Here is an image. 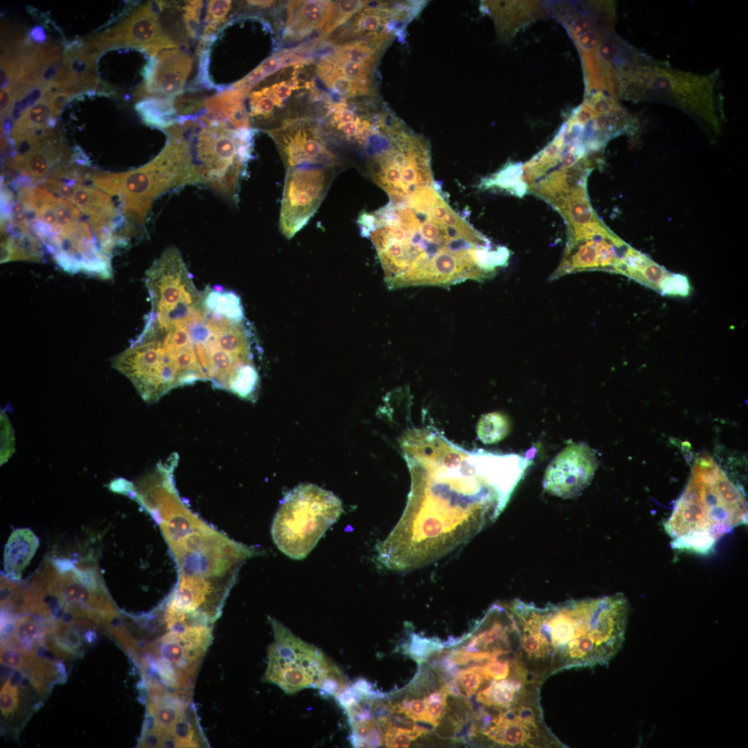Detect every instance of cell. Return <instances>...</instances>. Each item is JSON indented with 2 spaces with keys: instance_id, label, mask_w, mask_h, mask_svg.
<instances>
[{
  "instance_id": "e575fe53",
  "label": "cell",
  "mask_w": 748,
  "mask_h": 748,
  "mask_svg": "<svg viewBox=\"0 0 748 748\" xmlns=\"http://www.w3.org/2000/svg\"><path fill=\"white\" fill-rule=\"evenodd\" d=\"M15 452V435L9 419L1 411V465L11 457Z\"/></svg>"
},
{
  "instance_id": "4fadbf2b",
  "label": "cell",
  "mask_w": 748,
  "mask_h": 748,
  "mask_svg": "<svg viewBox=\"0 0 748 748\" xmlns=\"http://www.w3.org/2000/svg\"><path fill=\"white\" fill-rule=\"evenodd\" d=\"M145 283L151 301L148 314L160 316L181 305H191L201 297L179 252L166 249L145 274Z\"/></svg>"
},
{
  "instance_id": "f35d334b",
  "label": "cell",
  "mask_w": 748,
  "mask_h": 748,
  "mask_svg": "<svg viewBox=\"0 0 748 748\" xmlns=\"http://www.w3.org/2000/svg\"><path fill=\"white\" fill-rule=\"evenodd\" d=\"M658 289L663 294L686 296L690 293L687 278L681 274H668L661 282Z\"/></svg>"
},
{
  "instance_id": "74e56055",
  "label": "cell",
  "mask_w": 748,
  "mask_h": 748,
  "mask_svg": "<svg viewBox=\"0 0 748 748\" xmlns=\"http://www.w3.org/2000/svg\"><path fill=\"white\" fill-rule=\"evenodd\" d=\"M15 634L18 641L23 643L35 640L40 634V626L31 616H21L15 625Z\"/></svg>"
},
{
  "instance_id": "ba28073f",
  "label": "cell",
  "mask_w": 748,
  "mask_h": 748,
  "mask_svg": "<svg viewBox=\"0 0 748 748\" xmlns=\"http://www.w3.org/2000/svg\"><path fill=\"white\" fill-rule=\"evenodd\" d=\"M342 513V503L332 492L301 483L280 501L271 524L274 542L287 556L302 560Z\"/></svg>"
},
{
  "instance_id": "ab89813d",
  "label": "cell",
  "mask_w": 748,
  "mask_h": 748,
  "mask_svg": "<svg viewBox=\"0 0 748 748\" xmlns=\"http://www.w3.org/2000/svg\"><path fill=\"white\" fill-rule=\"evenodd\" d=\"M668 274L663 267L650 260L637 274L635 279L658 289L661 282Z\"/></svg>"
},
{
  "instance_id": "7402d4cb",
  "label": "cell",
  "mask_w": 748,
  "mask_h": 748,
  "mask_svg": "<svg viewBox=\"0 0 748 748\" xmlns=\"http://www.w3.org/2000/svg\"><path fill=\"white\" fill-rule=\"evenodd\" d=\"M395 15L396 8L391 10L384 3H376V6L364 8L350 24L339 31V34L335 36L334 39L341 42V41L359 37L364 39L375 37L388 33H379L378 30H380L382 27L385 28L387 19L395 17Z\"/></svg>"
},
{
  "instance_id": "cb8c5ba5",
  "label": "cell",
  "mask_w": 748,
  "mask_h": 748,
  "mask_svg": "<svg viewBox=\"0 0 748 748\" xmlns=\"http://www.w3.org/2000/svg\"><path fill=\"white\" fill-rule=\"evenodd\" d=\"M478 187L483 190L508 193L523 197L528 186L523 178L522 165L510 163L492 175L483 178Z\"/></svg>"
},
{
  "instance_id": "484cf974",
  "label": "cell",
  "mask_w": 748,
  "mask_h": 748,
  "mask_svg": "<svg viewBox=\"0 0 748 748\" xmlns=\"http://www.w3.org/2000/svg\"><path fill=\"white\" fill-rule=\"evenodd\" d=\"M509 422L499 413H487L480 418L477 427L478 438L486 444L502 440L509 431Z\"/></svg>"
},
{
  "instance_id": "60d3db41",
  "label": "cell",
  "mask_w": 748,
  "mask_h": 748,
  "mask_svg": "<svg viewBox=\"0 0 748 748\" xmlns=\"http://www.w3.org/2000/svg\"><path fill=\"white\" fill-rule=\"evenodd\" d=\"M441 645L437 640L422 638L413 635L409 645V653L416 659H422L429 656L433 651L438 650Z\"/></svg>"
},
{
  "instance_id": "ffe728a7",
  "label": "cell",
  "mask_w": 748,
  "mask_h": 748,
  "mask_svg": "<svg viewBox=\"0 0 748 748\" xmlns=\"http://www.w3.org/2000/svg\"><path fill=\"white\" fill-rule=\"evenodd\" d=\"M247 96L239 90L229 87L204 101L203 105L206 109L205 116L226 123L236 129H250L249 114L242 102Z\"/></svg>"
},
{
  "instance_id": "2e32d148",
  "label": "cell",
  "mask_w": 748,
  "mask_h": 748,
  "mask_svg": "<svg viewBox=\"0 0 748 748\" xmlns=\"http://www.w3.org/2000/svg\"><path fill=\"white\" fill-rule=\"evenodd\" d=\"M598 467L594 451L585 443L563 449L547 467L543 486L549 494L564 499L579 495L591 482Z\"/></svg>"
},
{
  "instance_id": "7c38bea8",
  "label": "cell",
  "mask_w": 748,
  "mask_h": 748,
  "mask_svg": "<svg viewBox=\"0 0 748 748\" xmlns=\"http://www.w3.org/2000/svg\"><path fill=\"white\" fill-rule=\"evenodd\" d=\"M337 170L318 165L287 169L280 229L291 238L305 226L325 197Z\"/></svg>"
},
{
  "instance_id": "5b68a950",
  "label": "cell",
  "mask_w": 748,
  "mask_h": 748,
  "mask_svg": "<svg viewBox=\"0 0 748 748\" xmlns=\"http://www.w3.org/2000/svg\"><path fill=\"white\" fill-rule=\"evenodd\" d=\"M167 136V143L157 157L138 169L85 175L97 188L118 197L119 213L132 232L134 225L145 222L159 196L177 187L198 184L186 141L175 132H168Z\"/></svg>"
},
{
  "instance_id": "681fc988",
  "label": "cell",
  "mask_w": 748,
  "mask_h": 748,
  "mask_svg": "<svg viewBox=\"0 0 748 748\" xmlns=\"http://www.w3.org/2000/svg\"><path fill=\"white\" fill-rule=\"evenodd\" d=\"M247 2L249 4L260 8L268 7L274 3L272 1H248Z\"/></svg>"
},
{
  "instance_id": "4316f807",
  "label": "cell",
  "mask_w": 748,
  "mask_h": 748,
  "mask_svg": "<svg viewBox=\"0 0 748 748\" xmlns=\"http://www.w3.org/2000/svg\"><path fill=\"white\" fill-rule=\"evenodd\" d=\"M368 2L366 1H333L332 12L323 28L322 36H328L337 27L345 23L355 14L364 8Z\"/></svg>"
},
{
  "instance_id": "ac0fdd59",
  "label": "cell",
  "mask_w": 748,
  "mask_h": 748,
  "mask_svg": "<svg viewBox=\"0 0 748 748\" xmlns=\"http://www.w3.org/2000/svg\"><path fill=\"white\" fill-rule=\"evenodd\" d=\"M59 195L71 202L80 212L89 217L90 222H113L117 231L127 226L125 220L108 194L98 188L84 186L75 179H66Z\"/></svg>"
},
{
  "instance_id": "603a6c76",
  "label": "cell",
  "mask_w": 748,
  "mask_h": 748,
  "mask_svg": "<svg viewBox=\"0 0 748 748\" xmlns=\"http://www.w3.org/2000/svg\"><path fill=\"white\" fill-rule=\"evenodd\" d=\"M135 108L146 124L163 130L179 121L174 99L149 97L136 103Z\"/></svg>"
},
{
  "instance_id": "8d00e7d4",
  "label": "cell",
  "mask_w": 748,
  "mask_h": 748,
  "mask_svg": "<svg viewBox=\"0 0 748 748\" xmlns=\"http://www.w3.org/2000/svg\"><path fill=\"white\" fill-rule=\"evenodd\" d=\"M391 711L403 713L414 721L427 722L426 703L424 700L412 699L404 700L400 704L388 706Z\"/></svg>"
},
{
  "instance_id": "836d02e7",
  "label": "cell",
  "mask_w": 748,
  "mask_h": 748,
  "mask_svg": "<svg viewBox=\"0 0 748 748\" xmlns=\"http://www.w3.org/2000/svg\"><path fill=\"white\" fill-rule=\"evenodd\" d=\"M447 693L442 688L425 698L427 722L436 727L443 716Z\"/></svg>"
},
{
  "instance_id": "83f0119b",
  "label": "cell",
  "mask_w": 748,
  "mask_h": 748,
  "mask_svg": "<svg viewBox=\"0 0 748 748\" xmlns=\"http://www.w3.org/2000/svg\"><path fill=\"white\" fill-rule=\"evenodd\" d=\"M456 673L454 682L467 697L474 695L484 681L485 675L480 661L470 662Z\"/></svg>"
},
{
  "instance_id": "1f68e13d",
  "label": "cell",
  "mask_w": 748,
  "mask_h": 748,
  "mask_svg": "<svg viewBox=\"0 0 748 748\" xmlns=\"http://www.w3.org/2000/svg\"><path fill=\"white\" fill-rule=\"evenodd\" d=\"M323 59L344 76L357 82H369V75L372 66L350 62L332 54L326 56Z\"/></svg>"
},
{
  "instance_id": "d590c367",
  "label": "cell",
  "mask_w": 748,
  "mask_h": 748,
  "mask_svg": "<svg viewBox=\"0 0 748 748\" xmlns=\"http://www.w3.org/2000/svg\"><path fill=\"white\" fill-rule=\"evenodd\" d=\"M19 694L17 684L10 677L1 687L0 692V709L2 715L8 717L12 714L18 706Z\"/></svg>"
},
{
  "instance_id": "30bf717a",
  "label": "cell",
  "mask_w": 748,
  "mask_h": 748,
  "mask_svg": "<svg viewBox=\"0 0 748 748\" xmlns=\"http://www.w3.org/2000/svg\"><path fill=\"white\" fill-rule=\"evenodd\" d=\"M147 704L140 747H209L191 695L148 693Z\"/></svg>"
},
{
  "instance_id": "52a82bcc",
  "label": "cell",
  "mask_w": 748,
  "mask_h": 748,
  "mask_svg": "<svg viewBox=\"0 0 748 748\" xmlns=\"http://www.w3.org/2000/svg\"><path fill=\"white\" fill-rule=\"evenodd\" d=\"M718 70L708 75L677 71L648 57L621 73L618 93L634 102L665 103L719 127L715 89Z\"/></svg>"
},
{
  "instance_id": "7bdbcfd3",
  "label": "cell",
  "mask_w": 748,
  "mask_h": 748,
  "mask_svg": "<svg viewBox=\"0 0 748 748\" xmlns=\"http://www.w3.org/2000/svg\"><path fill=\"white\" fill-rule=\"evenodd\" d=\"M298 88L299 85L296 81L292 82L281 81L268 87L269 92L276 100L278 107L282 105L283 100L291 95L294 89Z\"/></svg>"
},
{
  "instance_id": "6da1fadb",
  "label": "cell",
  "mask_w": 748,
  "mask_h": 748,
  "mask_svg": "<svg viewBox=\"0 0 748 748\" xmlns=\"http://www.w3.org/2000/svg\"><path fill=\"white\" fill-rule=\"evenodd\" d=\"M357 222L375 247L389 290L483 282L510 256L450 206L436 181L376 211H363Z\"/></svg>"
},
{
  "instance_id": "bcb514c9",
  "label": "cell",
  "mask_w": 748,
  "mask_h": 748,
  "mask_svg": "<svg viewBox=\"0 0 748 748\" xmlns=\"http://www.w3.org/2000/svg\"><path fill=\"white\" fill-rule=\"evenodd\" d=\"M592 25L589 20L584 17H580L572 22L570 30L573 36L578 37L590 31Z\"/></svg>"
},
{
  "instance_id": "c3c4849f",
  "label": "cell",
  "mask_w": 748,
  "mask_h": 748,
  "mask_svg": "<svg viewBox=\"0 0 748 748\" xmlns=\"http://www.w3.org/2000/svg\"><path fill=\"white\" fill-rule=\"evenodd\" d=\"M30 37L33 42L35 43H44L46 39V35L43 28L41 26L34 27L30 32Z\"/></svg>"
},
{
  "instance_id": "277c9868",
  "label": "cell",
  "mask_w": 748,
  "mask_h": 748,
  "mask_svg": "<svg viewBox=\"0 0 748 748\" xmlns=\"http://www.w3.org/2000/svg\"><path fill=\"white\" fill-rule=\"evenodd\" d=\"M747 522L743 492L709 456L696 460L686 487L664 527L674 549L706 555Z\"/></svg>"
},
{
  "instance_id": "44dd1931",
  "label": "cell",
  "mask_w": 748,
  "mask_h": 748,
  "mask_svg": "<svg viewBox=\"0 0 748 748\" xmlns=\"http://www.w3.org/2000/svg\"><path fill=\"white\" fill-rule=\"evenodd\" d=\"M39 546V540L29 528H18L12 531L6 544L3 565L6 575L19 580L22 571L30 563Z\"/></svg>"
},
{
  "instance_id": "f546056e",
  "label": "cell",
  "mask_w": 748,
  "mask_h": 748,
  "mask_svg": "<svg viewBox=\"0 0 748 748\" xmlns=\"http://www.w3.org/2000/svg\"><path fill=\"white\" fill-rule=\"evenodd\" d=\"M231 5V1L214 0L208 2L201 39H207L214 35L215 31L225 21Z\"/></svg>"
},
{
  "instance_id": "d6986e66",
  "label": "cell",
  "mask_w": 748,
  "mask_h": 748,
  "mask_svg": "<svg viewBox=\"0 0 748 748\" xmlns=\"http://www.w3.org/2000/svg\"><path fill=\"white\" fill-rule=\"evenodd\" d=\"M331 1H291L287 3L285 37L299 39L324 28L331 14Z\"/></svg>"
},
{
  "instance_id": "d4e9b609",
  "label": "cell",
  "mask_w": 748,
  "mask_h": 748,
  "mask_svg": "<svg viewBox=\"0 0 748 748\" xmlns=\"http://www.w3.org/2000/svg\"><path fill=\"white\" fill-rule=\"evenodd\" d=\"M317 72L328 87L344 97L368 93L369 82H357L344 76L323 58L318 64Z\"/></svg>"
},
{
  "instance_id": "8992f818",
  "label": "cell",
  "mask_w": 748,
  "mask_h": 748,
  "mask_svg": "<svg viewBox=\"0 0 748 748\" xmlns=\"http://www.w3.org/2000/svg\"><path fill=\"white\" fill-rule=\"evenodd\" d=\"M185 139L199 184L235 202L252 158L253 132L200 116L176 124Z\"/></svg>"
},
{
  "instance_id": "f1b7e54d",
  "label": "cell",
  "mask_w": 748,
  "mask_h": 748,
  "mask_svg": "<svg viewBox=\"0 0 748 748\" xmlns=\"http://www.w3.org/2000/svg\"><path fill=\"white\" fill-rule=\"evenodd\" d=\"M426 731L425 728L418 726L409 729L390 724L382 730V744L387 747H408L412 740Z\"/></svg>"
},
{
  "instance_id": "4dcf8cb0",
  "label": "cell",
  "mask_w": 748,
  "mask_h": 748,
  "mask_svg": "<svg viewBox=\"0 0 748 748\" xmlns=\"http://www.w3.org/2000/svg\"><path fill=\"white\" fill-rule=\"evenodd\" d=\"M250 116L258 121H266L271 118L274 107H278L267 87L254 91L249 95Z\"/></svg>"
},
{
  "instance_id": "d6a6232c",
  "label": "cell",
  "mask_w": 748,
  "mask_h": 748,
  "mask_svg": "<svg viewBox=\"0 0 748 748\" xmlns=\"http://www.w3.org/2000/svg\"><path fill=\"white\" fill-rule=\"evenodd\" d=\"M203 4L202 1H188L181 8L183 24L187 37L194 38L197 34Z\"/></svg>"
},
{
  "instance_id": "b9f144b4",
  "label": "cell",
  "mask_w": 748,
  "mask_h": 748,
  "mask_svg": "<svg viewBox=\"0 0 748 748\" xmlns=\"http://www.w3.org/2000/svg\"><path fill=\"white\" fill-rule=\"evenodd\" d=\"M28 655L11 646H4L1 649V662L10 668H24Z\"/></svg>"
},
{
  "instance_id": "7dc6e473",
  "label": "cell",
  "mask_w": 748,
  "mask_h": 748,
  "mask_svg": "<svg viewBox=\"0 0 748 748\" xmlns=\"http://www.w3.org/2000/svg\"><path fill=\"white\" fill-rule=\"evenodd\" d=\"M596 116V114L588 107L580 106L573 114L571 118L578 123L585 125Z\"/></svg>"
},
{
  "instance_id": "5bb4252c",
  "label": "cell",
  "mask_w": 748,
  "mask_h": 748,
  "mask_svg": "<svg viewBox=\"0 0 748 748\" xmlns=\"http://www.w3.org/2000/svg\"><path fill=\"white\" fill-rule=\"evenodd\" d=\"M266 132L274 141L286 169L318 165L338 170L344 164L328 147L322 129L309 121L290 119Z\"/></svg>"
},
{
  "instance_id": "9c48e42d",
  "label": "cell",
  "mask_w": 748,
  "mask_h": 748,
  "mask_svg": "<svg viewBox=\"0 0 748 748\" xmlns=\"http://www.w3.org/2000/svg\"><path fill=\"white\" fill-rule=\"evenodd\" d=\"M269 620L274 639L267 649L265 682L288 694L311 688L337 697L346 688L341 672L319 649L278 621Z\"/></svg>"
},
{
  "instance_id": "9a60e30c",
  "label": "cell",
  "mask_w": 748,
  "mask_h": 748,
  "mask_svg": "<svg viewBox=\"0 0 748 748\" xmlns=\"http://www.w3.org/2000/svg\"><path fill=\"white\" fill-rule=\"evenodd\" d=\"M159 11L157 1H149L136 8L102 35L105 47H134L145 52L151 58L163 50L179 48L181 44L163 25Z\"/></svg>"
},
{
  "instance_id": "ee69618b",
  "label": "cell",
  "mask_w": 748,
  "mask_h": 748,
  "mask_svg": "<svg viewBox=\"0 0 748 748\" xmlns=\"http://www.w3.org/2000/svg\"><path fill=\"white\" fill-rule=\"evenodd\" d=\"M600 37V33L591 30L578 37L577 42L579 47L583 50L584 53H594Z\"/></svg>"
},
{
  "instance_id": "7a4b0ae2",
  "label": "cell",
  "mask_w": 748,
  "mask_h": 748,
  "mask_svg": "<svg viewBox=\"0 0 748 748\" xmlns=\"http://www.w3.org/2000/svg\"><path fill=\"white\" fill-rule=\"evenodd\" d=\"M405 458L411 476L407 506L386 538L376 545L377 560L395 571L440 558L501 512L497 493L470 452L436 445Z\"/></svg>"
},
{
  "instance_id": "f6af8a7d",
  "label": "cell",
  "mask_w": 748,
  "mask_h": 748,
  "mask_svg": "<svg viewBox=\"0 0 748 748\" xmlns=\"http://www.w3.org/2000/svg\"><path fill=\"white\" fill-rule=\"evenodd\" d=\"M71 97V94L61 90L50 98L48 101L54 118L60 114Z\"/></svg>"
},
{
  "instance_id": "3957f363",
  "label": "cell",
  "mask_w": 748,
  "mask_h": 748,
  "mask_svg": "<svg viewBox=\"0 0 748 748\" xmlns=\"http://www.w3.org/2000/svg\"><path fill=\"white\" fill-rule=\"evenodd\" d=\"M509 606L528 667L544 681L564 670L606 664L624 641L627 602L621 594L544 607L519 600Z\"/></svg>"
},
{
  "instance_id": "8fae6325",
  "label": "cell",
  "mask_w": 748,
  "mask_h": 748,
  "mask_svg": "<svg viewBox=\"0 0 748 748\" xmlns=\"http://www.w3.org/2000/svg\"><path fill=\"white\" fill-rule=\"evenodd\" d=\"M112 366L130 380L148 403L155 402L172 389L184 386L176 361L154 338L138 336L114 357Z\"/></svg>"
},
{
  "instance_id": "e0dca14e",
  "label": "cell",
  "mask_w": 748,
  "mask_h": 748,
  "mask_svg": "<svg viewBox=\"0 0 748 748\" xmlns=\"http://www.w3.org/2000/svg\"><path fill=\"white\" fill-rule=\"evenodd\" d=\"M192 65L191 56L179 48L162 51L144 67L139 96L174 99L183 92Z\"/></svg>"
}]
</instances>
